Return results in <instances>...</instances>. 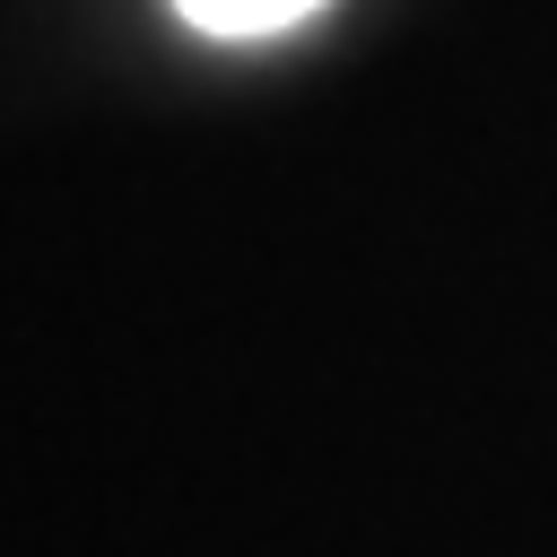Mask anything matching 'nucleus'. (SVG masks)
Masks as SVG:
<instances>
[{
    "label": "nucleus",
    "instance_id": "nucleus-1",
    "mask_svg": "<svg viewBox=\"0 0 557 557\" xmlns=\"http://www.w3.org/2000/svg\"><path fill=\"white\" fill-rule=\"evenodd\" d=\"M200 35H278L296 17H313L322 0H174Z\"/></svg>",
    "mask_w": 557,
    "mask_h": 557
}]
</instances>
